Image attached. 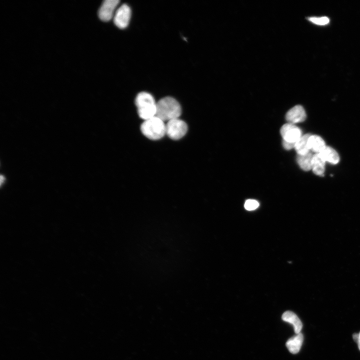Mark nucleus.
Returning a JSON list of instances; mask_svg holds the SVG:
<instances>
[{
  "instance_id": "1",
  "label": "nucleus",
  "mask_w": 360,
  "mask_h": 360,
  "mask_svg": "<svg viewBox=\"0 0 360 360\" xmlns=\"http://www.w3.org/2000/svg\"><path fill=\"white\" fill-rule=\"evenodd\" d=\"M181 113L180 104L173 98L164 97L156 102V116L164 122L179 118Z\"/></svg>"
},
{
  "instance_id": "2",
  "label": "nucleus",
  "mask_w": 360,
  "mask_h": 360,
  "mask_svg": "<svg viewBox=\"0 0 360 360\" xmlns=\"http://www.w3.org/2000/svg\"><path fill=\"white\" fill-rule=\"evenodd\" d=\"M135 104L139 116L144 120L156 116V102L150 94L140 92L136 98Z\"/></svg>"
},
{
  "instance_id": "3",
  "label": "nucleus",
  "mask_w": 360,
  "mask_h": 360,
  "mask_svg": "<svg viewBox=\"0 0 360 360\" xmlns=\"http://www.w3.org/2000/svg\"><path fill=\"white\" fill-rule=\"evenodd\" d=\"M140 130L144 136L150 140H158L166 134V124L157 116L144 120L140 126Z\"/></svg>"
},
{
  "instance_id": "4",
  "label": "nucleus",
  "mask_w": 360,
  "mask_h": 360,
  "mask_svg": "<svg viewBox=\"0 0 360 360\" xmlns=\"http://www.w3.org/2000/svg\"><path fill=\"white\" fill-rule=\"evenodd\" d=\"M187 131L186 124L179 118L170 120L166 124V134L174 140L182 138Z\"/></svg>"
},
{
  "instance_id": "5",
  "label": "nucleus",
  "mask_w": 360,
  "mask_h": 360,
  "mask_svg": "<svg viewBox=\"0 0 360 360\" xmlns=\"http://www.w3.org/2000/svg\"><path fill=\"white\" fill-rule=\"evenodd\" d=\"M282 142L296 144L302 136L301 130L294 124L287 123L284 124L280 130Z\"/></svg>"
},
{
  "instance_id": "6",
  "label": "nucleus",
  "mask_w": 360,
  "mask_h": 360,
  "mask_svg": "<svg viewBox=\"0 0 360 360\" xmlns=\"http://www.w3.org/2000/svg\"><path fill=\"white\" fill-rule=\"evenodd\" d=\"M131 16V10L126 4L122 5L116 11L114 16L115 25L120 28H124L128 24Z\"/></svg>"
},
{
  "instance_id": "7",
  "label": "nucleus",
  "mask_w": 360,
  "mask_h": 360,
  "mask_svg": "<svg viewBox=\"0 0 360 360\" xmlns=\"http://www.w3.org/2000/svg\"><path fill=\"white\" fill-rule=\"evenodd\" d=\"M119 2L118 0H104L98 10L100 18L104 22L110 20L114 16L116 8Z\"/></svg>"
},
{
  "instance_id": "8",
  "label": "nucleus",
  "mask_w": 360,
  "mask_h": 360,
  "mask_svg": "<svg viewBox=\"0 0 360 360\" xmlns=\"http://www.w3.org/2000/svg\"><path fill=\"white\" fill-rule=\"evenodd\" d=\"M306 114L304 108L296 105L291 108L286 114V119L288 123L294 124L304 122Z\"/></svg>"
},
{
  "instance_id": "9",
  "label": "nucleus",
  "mask_w": 360,
  "mask_h": 360,
  "mask_svg": "<svg viewBox=\"0 0 360 360\" xmlns=\"http://www.w3.org/2000/svg\"><path fill=\"white\" fill-rule=\"evenodd\" d=\"M282 320L288 322L294 326V329L296 334L300 332L302 328V324L296 314L291 311L285 312L282 316Z\"/></svg>"
},
{
  "instance_id": "10",
  "label": "nucleus",
  "mask_w": 360,
  "mask_h": 360,
  "mask_svg": "<svg viewBox=\"0 0 360 360\" xmlns=\"http://www.w3.org/2000/svg\"><path fill=\"white\" fill-rule=\"evenodd\" d=\"M303 341V334L300 332L289 338L286 345L290 353L296 354L300 350Z\"/></svg>"
},
{
  "instance_id": "11",
  "label": "nucleus",
  "mask_w": 360,
  "mask_h": 360,
  "mask_svg": "<svg viewBox=\"0 0 360 360\" xmlns=\"http://www.w3.org/2000/svg\"><path fill=\"white\" fill-rule=\"evenodd\" d=\"M310 150L319 154L326 147L324 140L319 136L310 135L308 140Z\"/></svg>"
},
{
  "instance_id": "12",
  "label": "nucleus",
  "mask_w": 360,
  "mask_h": 360,
  "mask_svg": "<svg viewBox=\"0 0 360 360\" xmlns=\"http://www.w3.org/2000/svg\"><path fill=\"white\" fill-rule=\"evenodd\" d=\"M325 163L326 161L320 154L313 155L312 163V170L313 172L318 176H323L325 170Z\"/></svg>"
},
{
  "instance_id": "13",
  "label": "nucleus",
  "mask_w": 360,
  "mask_h": 360,
  "mask_svg": "<svg viewBox=\"0 0 360 360\" xmlns=\"http://www.w3.org/2000/svg\"><path fill=\"white\" fill-rule=\"evenodd\" d=\"M319 154L326 162H328L332 164H337L340 161L338 153L330 146H326L324 149Z\"/></svg>"
},
{
  "instance_id": "14",
  "label": "nucleus",
  "mask_w": 360,
  "mask_h": 360,
  "mask_svg": "<svg viewBox=\"0 0 360 360\" xmlns=\"http://www.w3.org/2000/svg\"><path fill=\"white\" fill-rule=\"evenodd\" d=\"M310 135L306 134L302 136L296 143L294 148L298 154H305L310 152L308 146V140Z\"/></svg>"
},
{
  "instance_id": "15",
  "label": "nucleus",
  "mask_w": 360,
  "mask_h": 360,
  "mask_svg": "<svg viewBox=\"0 0 360 360\" xmlns=\"http://www.w3.org/2000/svg\"><path fill=\"white\" fill-rule=\"evenodd\" d=\"M312 154L310 152L305 154H298L296 161L298 166L302 170L308 171L312 169Z\"/></svg>"
},
{
  "instance_id": "16",
  "label": "nucleus",
  "mask_w": 360,
  "mask_h": 360,
  "mask_svg": "<svg viewBox=\"0 0 360 360\" xmlns=\"http://www.w3.org/2000/svg\"><path fill=\"white\" fill-rule=\"evenodd\" d=\"M308 20L320 26L326 25L330 22L329 18L326 16L310 17L308 18Z\"/></svg>"
},
{
  "instance_id": "17",
  "label": "nucleus",
  "mask_w": 360,
  "mask_h": 360,
  "mask_svg": "<svg viewBox=\"0 0 360 360\" xmlns=\"http://www.w3.org/2000/svg\"><path fill=\"white\" fill-rule=\"evenodd\" d=\"M259 206L258 202L252 199H249L246 201L244 203V208L248 210H252L257 208Z\"/></svg>"
},
{
  "instance_id": "18",
  "label": "nucleus",
  "mask_w": 360,
  "mask_h": 360,
  "mask_svg": "<svg viewBox=\"0 0 360 360\" xmlns=\"http://www.w3.org/2000/svg\"><path fill=\"white\" fill-rule=\"evenodd\" d=\"M352 337H353V339L356 342H357L358 338V334H356V333L354 334L352 336Z\"/></svg>"
},
{
  "instance_id": "19",
  "label": "nucleus",
  "mask_w": 360,
  "mask_h": 360,
  "mask_svg": "<svg viewBox=\"0 0 360 360\" xmlns=\"http://www.w3.org/2000/svg\"><path fill=\"white\" fill-rule=\"evenodd\" d=\"M356 343L358 344V348L359 350H360V332L358 334V342Z\"/></svg>"
}]
</instances>
